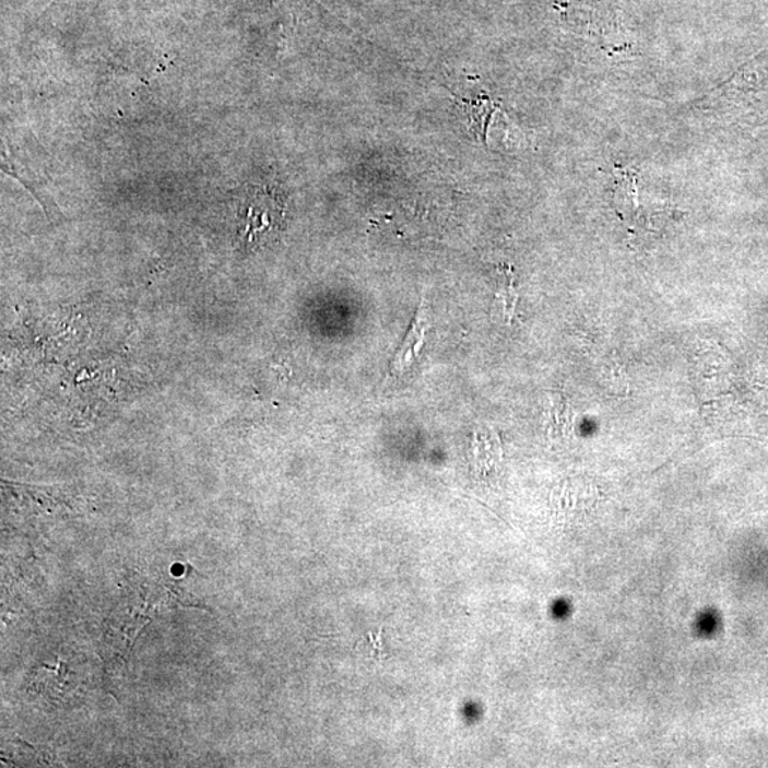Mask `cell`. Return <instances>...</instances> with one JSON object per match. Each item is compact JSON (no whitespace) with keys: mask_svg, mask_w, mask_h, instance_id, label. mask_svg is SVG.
I'll return each mask as SVG.
<instances>
[{"mask_svg":"<svg viewBox=\"0 0 768 768\" xmlns=\"http://www.w3.org/2000/svg\"><path fill=\"white\" fill-rule=\"evenodd\" d=\"M460 106L463 107L465 116L470 122V129L473 131L477 140L483 144H487V134L489 122L493 121L494 115L498 111V105L488 97L487 94H478L471 98H460Z\"/></svg>","mask_w":768,"mask_h":768,"instance_id":"cell-3","label":"cell"},{"mask_svg":"<svg viewBox=\"0 0 768 768\" xmlns=\"http://www.w3.org/2000/svg\"><path fill=\"white\" fill-rule=\"evenodd\" d=\"M428 315L426 310V302H421L416 318H414L413 323L410 324L406 338L399 347L398 353H395L392 363H390V376H399L404 374L410 366L416 362L418 353H421L424 342H426V334L428 331Z\"/></svg>","mask_w":768,"mask_h":768,"instance_id":"cell-2","label":"cell"},{"mask_svg":"<svg viewBox=\"0 0 768 768\" xmlns=\"http://www.w3.org/2000/svg\"><path fill=\"white\" fill-rule=\"evenodd\" d=\"M569 11L574 16V25L578 33H583L589 39L600 42L602 47L607 45L616 46L614 39H619L618 27H616L615 15L601 3H577L569 4Z\"/></svg>","mask_w":768,"mask_h":768,"instance_id":"cell-1","label":"cell"},{"mask_svg":"<svg viewBox=\"0 0 768 768\" xmlns=\"http://www.w3.org/2000/svg\"><path fill=\"white\" fill-rule=\"evenodd\" d=\"M498 286L496 298L501 304L503 318L507 320L508 323L511 322L513 318V312H516V306L518 300V295L516 287H513V275L510 265H501L498 268Z\"/></svg>","mask_w":768,"mask_h":768,"instance_id":"cell-4","label":"cell"}]
</instances>
